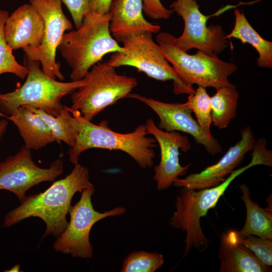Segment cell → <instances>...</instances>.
Instances as JSON below:
<instances>
[{"label": "cell", "instance_id": "18", "mask_svg": "<svg viewBox=\"0 0 272 272\" xmlns=\"http://www.w3.org/2000/svg\"><path fill=\"white\" fill-rule=\"evenodd\" d=\"M218 257L220 272H268L269 266L263 263L248 248L237 242L233 231L222 233Z\"/></svg>", "mask_w": 272, "mask_h": 272}, {"label": "cell", "instance_id": "4", "mask_svg": "<svg viewBox=\"0 0 272 272\" xmlns=\"http://www.w3.org/2000/svg\"><path fill=\"white\" fill-rule=\"evenodd\" d=\"M69 110L78 120L79 131L75 145L70 147V161L75 165L80 155L90 149L99 148L120 150L130 156L143 169L151 168L154 164L157 146L156 140L148 134L145 124H142L131 132L120 133L111 130L107 120L95 124L84 118L79 110Z\"/></svg>", "mask_w": 272, "mask_h": 272}, {"label": "cell", "instance_id": "26", "mask_svg": "<svg viewBox=\"0 0 272 272\" xmlns=\"http://www.w3.org/2000/svg\"><path fill=\"white\" fill-rule=\"evenodd\" d=\"M164 262L163 255L157 252L135 251L123 261L121 272H154Z\"/></svg>", "mask_w": 272, "mask_h": 272}, {"label": "cell", "instance_id": "5", "mask_svg": "<svg viewBox=\"0 0 272 272\" xmlns=\"http://www.w3.org/2000/svg\"><path fill=\"white\" fill-rule=\"evenodd\" d=\"M26 58V80L14 91L0 93V111L8 116L19 107L27 105L58 115L65 106L62 98L83 85L85 79L70 82L56 81L42 71L39 61Z\"/></svg>", "mask_w": 272, "mask_h": 272}, {"label": "cell", "instance_id": "16", "mask_svg": "<svg viewBox=\"0 0 272 272\" xmlns=\"http://www.w3.org/2000/svg\"><path fill=\"white\" fill-rule=\"evenodd\" d=\"M4 31L6 40L13 50L36 48L42 41L44 21L32 5L26 4L9 16Z\"/></svg>", "mask_w": 272, "mask_h": 272}, {"label": "cell", "instance_id": "31", "mask_svg": "<svg viewBox=\"0 0 272 272\" xmlns=\"http://www.w3.org/2000/svg\"><path fill=\"white\" fill-rule=\"evenodd\" d=\"M8 124L7 119H2L0 120V140L6 132Z\"/></svg>", "mask_w": 272, "mask_h": 272}, {"label": "cell", "instance_id": "24", "mask_svg": "<svg viewBox=\"0 0 272 272\" xmlns=\"http://www.w3.org/2000/svg\"><path fill=\"white\" fill-rule=\"evenodd\" d=\"M9 16L7 11L0 9V75L12 73L24 79L27 75L28 68L16 60L13 49L8 44L4 35V25Z\"/></svg>", "mask_w": 272, "mask_h": 272}, {"label": "cell", "instance_id": "22", "mask_svg": "<svg viewBox=\"0 0 272 272\" xmlns=\"http://www.w3.org/2000/svg\"><path fill=\"white\" fill-rule=\"evenodd\" d=\"M210 97L213 125L220 129L227 127L237 115L239 94L236 86L223 87L216 89Z\"/></svg>", "mask_w": 272, "mask_h": 272}, {"label": "cell", "instance_id": "21", "mask_svg": "<svg viewBox=\"0 0 272 272\" xmlns=\"http://www.w3.org/2000/svg\"><path fill=\"white\" fill-rule=\"evenodd\" d=\"M235 23L231 32L225 35L226 39H239L243 44H251L257 51V64L262 68L272 67V42L262 38L252 27L243 12L234 11Z\"/></svg>", "mask_w": 272, "mask_h": 272}, {"label": "cell", "instance_id": "19", "mask_svg": "<svg viewBox=\"0 0 272 272\" xmlns=\"http://www.w3.org/2000/svg\"><path fill=\"white\" fill-rule=\"evenodd\" d=\"M7 118L17 127L29 149L38 150L56 141L48 125L29 105L19 107Z\"/></svg>", "mask_w": 272, "mask_h": 272}, {"label": "cell", "instance_id": "3", "mask_svg": "<svg viewBox=\"0 0 272 272\" xmlns=\"http://www.w3.org/2000/svg\"><path fill=\"white\" fill-rule=\"evenodd\" d=\"M110 20L109 13H89L79 28L63 34L58 49L72 69L73 81L83 79L107 54L124 52L110 33Z\"/></svg>", "mask_w": 272, "mask_h": 272}, {"label": "cell", "instance_id": "34", "mask_svg": "<svg viewBox=\"0 0 272 272\" xmlns=\"http://www.w3.org/2000/svg\"><path fill=\"white\" fill-rule=\"evenodd\" d=\"M230 1H239V0H230Z\"/></svg>", "mask_w": 272, "mask_h": 272}, {"label": "cell", "instance_id": "6", "mask_svg": "<svg viewBox=\"0 0 272 272\" xmlns=\"http://www.w3.org/2000/svg\"><path fill=\"white\" fill-rule=\"evenodd\" d=\"M85 83L72 93L71 110H79L86 119L127 97L137 86L135 78L117 73L108 61L95 64L84 78Z\"/></svg>", "mask_w": 272, "mask_h": 272}, {"label": "cell", "instance_id": "30", "mask_svg": "<svg viewBox=\"0 0 272 272\" xmlns=\"http://www.w3.org/2000/svg\"><path fill=\"white\" fill-rule=\"evenodd\" d=\"M113 0H89V12L99 14L109 13L110 7Z\"/></svg>", "mask_w": 272, "mask_h": 272}, {"label": "cell", "instance_id": "20", "mask_svg": "<svg viewBox=\"0 0 272 272\" xmlns=\"http://www.w3.org/2000/svg\"><path fill=\"white\" fill-rule=\"evenodd\" d=\"M242 193L241 197L246 211L245 224L240 231H235L236 236L240 238L252 235L264 238L272 239V209L271 198L268 197V205L266 208L260 207L258 204L252 200L250 189L243 183L239 185Z\"/></svg>", "mask_w": 272, "mask_h": 272}, {"label": "cell", "instance_id": "12", "mask_svg": "<svg viewBox=\"0 0 272 272\" xmlns=\"http://www.w3.org/2000/svg\"><path fill=\"white\" fill-rule=\"evenodd\" d=\"M63 172L60 159L53 161L47 168L33 161L31 150L23 146L15 155L0 163V189L15 194L21 202L30 188L41 182L54 181Z\"/></svg>", "mask_w": 272, "mask_h": 272}, {"label": "cell", "instance_id": "13", "mask_svg": "<svg viewBox=\"0 0 272 272\" xmlns=\"http://www.w3.org/2000/svg\"><path fill=\"white\" fill-rule=\"evenodd\" d=\"M127 97L139 100L149 106L159 117L158 127L160 129L190 134L197 144L202 145L212 156L221 152L222 147L218 140L203 131L192 117L191 110L184 103L163 102L135 93H130Z\"/></svg>", "mask_w": 272, "mask_h": 272}, {"label": "cell", "instance_id": "15", "mask_svg": "<svg viewBox=\"0 0 272 272\" xmlns=\"http://www.w3.org/2000/svg\"><path fill=\"white\" fill-rule=\"evenodd\" d=\"M255 141L251 128L245 127L241 131L240 141L231 147L217 163L199 172L190 174L183 178H177L173 185L196 190L219 185L243 161L245 154L252 150Z\"/></svg>", "mask_w": 272, "mask_h": 272}, {"label": "cell", "instance_id": "32", "mask_svg": "<svg viewBox=\"0 0 272 272\" xmlns=\"http://www.w3.org/2000/svg\"><path fill=\"white\" fill-rule=\"evenodd\" d=\"M20 266L19 264H16L13 266L11 268L8 270H5V271H20Z\"/></svg>", "mask_w": 272, "mask_h": 272}, {"label": "cell", "instance_id": "9", "mask_svg": "<svg viewBox=\"0 0 272 272\" xmlns=\"http://www.w3.org/2000/svg\"><path fill=\"white\" fill-rule=\"evenodd\" d=\"M94 191L95 187L91 182L81 191L80 200L71 207L70 221L53 244L56 251L71 254L73 257L92 258L93 249L90 233L93 225L105 218L120 216L125 212L123 207H116L103 213L96 211L92 202Z\"/></svg>", "mask_w": 272, "mask_h": 272}, {"label": "cell", "instance_id": "10", "mask_svg": "<svg viewBox=\"0 0 272 272\" xmlns=\"http://www.w3.org/2000/svg\"><path fill=\"white\" fill-rule=\"evenodd\" d=\"M30 3L43 18L44 31L38 47L23 49L26 58L39 61L42 71L51 78L63 80L60 64L56 61V52L63 34L73 29V24L65 16L60 0H30Z\"/></svg>", "mask_w": 272, "mask_h": 272}, {"label": "cell", "instance_id": "14", "mask_svg": "<svg viewBox=\"0 0 272 272\" xmlns=\"http://www.w3.org/2000/svg\"><path fill=\"white\" fill-rule=\"evenodd\" d=\"M148 134L153 135L160 149V161L154 168L153 179L159 191L168 189L179 176H184L191 164L182 166L179 163V150L186 153L191 146L188 137L176 131L168 132L160 129L152 119L145 124Z\"/></svg>", "mask_w": 272, "mask_h": 272}, {"label": "cell", "instance_id": "8", "mask_svg": "<svg viewBox=\"0 0 272 272\" xmlns=\"http://www.w3.org/2000/svg\"><path fill=\"white\" fill-rule=\"evenodd\" d=\"M152 32L145 31L131 35L122 41L123 52H114L108 62L115 68L130 66L149 77L161 81L172 80L176 95L195 92L190 85L169 64L160 46L153 39Z\"/></svg>", "mask_w": 272, "mask_h": 272}, {"label": "cell", "instance_id": "11", "mask_svg": "<svg viewBox=\"0 0 272 272\" xmlns=\"http://www.w3.org/2000/svg\"><path fill=\"white\" fill-rule=\"evenodd\" d=\"M170 8L181 17L184 27L182 34L174 38L175 46L187 52L197 49L209 55H218L229 42L222 26L207 25L210 16L203 15L195 0H176Z\"/></svg>", "mask_w": 272, "mask_h": 272}, {"label": "cell", "instance_id": "7", "mask_svg": "<svg viewBox=\"0 0 272 272\" xmlns=\"http://www.w3.org/2000/svg\"><path fill=\"white\" fill-rule=\"evenodd\" d=\"M175 38L171 33L161 32L156 40L166 60L189 84L216 89L235 86L228 78L237 71L236 64L223 61L218 55H209L198 50L188 54L175 45Z\"/></svg>", "mask_w": 272, "mask_h": 272}, {"label": "cell", "instance_id": "23", "mask_svg": "<svg viewBox=\"0 0 272 272\" xmlns=\"http://www.w3.org/2000/svg\"><path fill=\"white\" fill-rule=\"evenodd\" d=\"M29 107L48 125L56 141H62L70 147L75 145L79 131V124L78 119L71 114L68 107L65 106L57 116L49 114L41 109Z\"/></svg>", "mask_w": 272, "mask_h": 272}, {"label": "cell", "instance_id": "27", "mask_svg": "<svg viewBox=\"0 0 272 272\" xmlns=\"http://www.w3.org/2000/svg\"><path fill=\"white\" fill-rule=\"evenodd\" d=\"M236 241L243 245L266 265H272V239L249 235L244 238L236 236L235 231H232Z\"/></svg>", "mask_w": 272, "mask_h": 272}, {"label": "cell", "instance_id": "33", "mask_svg": "<svg viewBox=\"0 0 272 272\" xmlns=\"http://www.w3.org/2000/svg\"><path fill=\"white\" fill-rule=\"evenodd\" d=\"M0 117H4L7 118L8 116L0 111Z\"/></svg>", "mask_w": 272, "mask_h": 272}, {"label": "cell", "instance_id": "1", "mask_svg": "<svg viewBox=\"0 0 272 272\" xmlns=\"http://www.w3.org/2000/svg\"><path fill=\"white\" fill-rule=\"evenodd\" d=\"M252 150L250 163L235 169L219 185L198 190L181 187L179 194L176 197V211L169 220V224L172 227L186 233L183 257L193 247L202 251L208 247L209 240L202 230L200 219L206 216L211 209L216 207L231 182L253 166H271V154L264 145L255 144Z\"/></svg>", "mask_w": 272, "mask_h": 272}, {"label": "cell", "instance_id": "29", "mask_svg": "<svg viewBox=\"0 0 272 272\" xmlns=\"http://www.w3.org/2000/svg\"><path fill=\"white\" fill-rule=\"evenodd\" d=\"M143 11L150 18L155 20L168 19L174 11L166 8L160 0H142Z\"/></svg>", "mask_w": 272, "mask_h": 272}, {"label": "cell", "instance_id": "28", "mask_svg": "<svg viewBox=\"0 0 272 272\" xmlns=\"http://www.w3.org/2000/svg\"><path fill=\"white\" fill-rule=\"evenodd\" d=\"M67 7L75 26L79 28L89 12V0H60Z\"/></svg>", "mask_w": 272, "mask_h": 272}, {"label": "cell", "instance_id": "17", "mask_svg": "<svg viewBox=\"0 0 272 272\" xmlns=\"http://www.w3.org/2000/svg\"><path fill=\"white\" fill-rule=\"evenodd\" d=\"M109 14V30L113 38L122 42L127 37L142 32L157 33L160 25L149 22L143 14L142 0H113Z\"/></svg>", "mask_w": 272, "mask_h": 272}, {"label": "cell", "instance_id": "25", "mask_svg": "<svg viewBox=\"0 0 272 272\" xmlns=\"http://www.w3.org/2000/svg\"><path fill=\"white\" fill-rule=\"evenodd\" d=\"M184 104L194 113L197 122L203 131L208 135H212L210 97L206 88L198 86L194 93L189 95Z\"/></svg>", "mask_w": 272, "mask_h": 272}, {"label": "cell", "instance_id": "2", "mask_svg": "<svg viewBox=\"0 0 272 272\" xmlns=\"http://www.w3.org/2000/svg\"><path fill=\"white\" fill-rule=\"evenodd\" d=\"M89 179L88 169L78 163L69 174L43 192L25 196L19 206L5 215L3 227H10L24 219L38 217L46 225L43 238L49 235L57 238L68 224L66 215L74 195L91 183Z\"/></svg>", "mask_w": 272, "mask_h": 272}]
</instances>
